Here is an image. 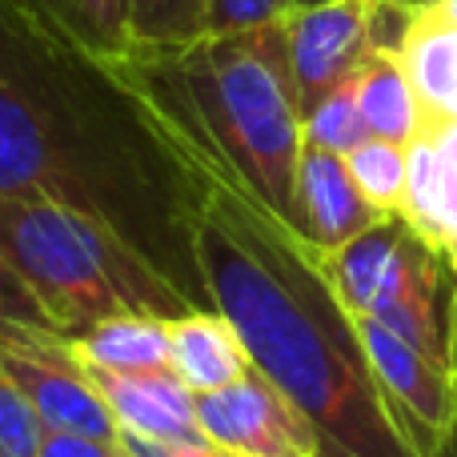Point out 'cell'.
I'll return each instance as SVG.
<instances>
[{
	"label": "cell",
	"instance_id": "ffe728a7",
	"mask_svg": "<svg viewBox=\"0 0 457 457\" xmlns=\"http://www.w3.org/2000/svg\"><path fill=\"white\" fill-rule=\"evenodd\" d=\"M301 133H305V145H313V149L349 157V153L370 137V129H365V120H361V109H357L353 80H345V85H337L333 93H325L321 101L301 117Z\"/></svg>",
	"mask_w": 457,
	"mask_h": 457
},
{
	"label": "cell",
	"instance_id": "9a60e30c",
	"mask_svg": "<svg viewBox=\"0 0 457 457\" xmlns=\"http://www.w3.org/2000/svg\"><path fill=\"white\" fill-rule=\"evenodd\" d=\"M353 93H357V109H361V120H365V129H370V137L413 145L426 133L418 93H413L397 53H373L370 61L357 69Z\"/></svg>",
	"mask_w": 457,
	"mask_h": 457
},
{
	"label": "cell",
	"instance_id": "6da1fadb",
	"mask_svg": "<svg viewBox=\"0 0 457 457\" xmlns=\"http://www.w3.org/2000/svg\"><path fill=\"white\" fill-rule=\"evenodd\" d=\"M0 197L93 217L193 309H213L197 269L205 165L125 64L69 37L40 0H0Z\"/></svg>",
	"mask_w": 457,
	"mask_h": 457
},
{
	"label": "cell",
	"instance_id": "f1b7e54d",
	"mask_svg": "<svg viewBox=\"0 0 457 457\" xmlns=\"http://www.w3.org/2000/svg\"><path fill=\"white\" fill-rule=\"evenodd\" d=\"M317 457H349V453H345V450H337L333 442H325V437H321V450H317Z\"/></svg>",
	"mask_w": 457,
	"mask_h": 457
},
{
	"label": "cell",
	"instance_id": "cb8c5ba5",
	"mask_svg": "<svg viewBox=\"0 0 457 457\" xmlns=\"http://www.w3.org/2000/svg\"><path fill=\"white\" fill-rule=\"evenodd\" d=\"M120 450V442H96L85 434H64V429H45L37 445V457H112Z\"/></svg>",
	"mask_w": 457,
	"mask_h": 457
},
{
	"label": "cell",
	"instance_id": "83f0119b",
	"mask_svg": "<svg viewBox=\"0 0 457 457\" xmlns=\"http://www.w3.org/2000/svg\"><path fill=\"white\" fill-rule=\"evenodd\" d=\"M442 257H445V265H450V273H453V281H457V233L442 245Z\"/></svg>",
	"mask_w": 457,
	"mask_h": 457
},
{
	"label": "cell",
	"instance_id": "ba28073f",
	"mask_svg": "<svg viewBox=\"0 0 457 457\" xmlns=\"http://www.w3.org/2000/svg\"><path fill=\"white\" fill-rule=\"evenodd\" d=\"M373 8L378 0H313L285 16V48L301 117L325 93L353 80L357 69L378 53Z\"/></svg>",
	"mask_w": 457,
	"mask_h": 457
},
{
	"label": "cell",
	"instance_id": "7402d4cb",
	"mask_svg": "<svg viewBox=\"0 0 457 457\" xmlns=\"http://www.w3.org/2000/svg\"><path fill=\"white\" fill-rule=\"evenodd\" d=\"M293 12V0H209L205 32H245L281 24Z\"/></svg>",
	"mask_w": 457,
	"mask_h": 457
},
{
	"label": "cell",
	"instance_id": "e0dca14e",
	"mask_svg": "<svg viewBox=\"0 0 457 457\" xmlns=\"http://www.w3.org/2000/svg\"><path fill=\"white\" fill-rule=\"evenodd\" d=\"M48 16L85 48L120 61L133 48L129 37V0H40Z\"/></svg>",
	"mask_w": 457,
	"mask_h": 457
},
{
	"label": "cell",
	"instance_id": "3957f363",
	"mask_svg": "<svg viewBox=\"0 0 457 457\" xmlns=\"http://www.w3.org/2000/svg\"><path fill=\"white\" fill-rule=\"evenodd\" d=\"M120 64L193 153L225 169L293 225L305 133L285 21L245 32H205L181 48H133Z\"/></svg>",
	"mask_w": 457,
	"mask_h": 457
},
{
	"label": "cell",
	"instance_id": "7c38bea8",
	"mask_svg": "<svg viewBox=\"0 0 457 457\" xmlns=\"http://www.w3.org/2000/svg\"><path fill=\"white\" fill-rule=\"evenodd\" d=\"M397 56L418 93L426 133L457 120V24L450 16L437 4L418 8Z\"/></svg>",
	"mask_w": 457,
	"mask_h": 457
},
{
	"label": "cell",
	"instance_id": "d6a6232c",
	"mask_svg": "<svg viewBox=\"0 0 457 457\" xmlns=\"http://www.w3.org/2000/svg\"><path fill=\"white\" fill-rule=\"evenodd\" d=\"M297 4H313V0H293V8H297Z\"/></svg>",
	"mask_w": 457,
	"mask_h": 457
},
{
	"label": "cell",
	"instance_id": "f546056e",
	"mask_svg": "<svg viewBox=\"0 0 457 457\" xmlns=\"http://www.w3.org/2000/svg\"><path fill=\"white\" fill-rule=\"evenodd\" d=\"M434 4H437V8H442V12H445V16H450V21H453V24H457V0H434Z\"/></svg>",
	"mask_w": 457,
	"mask_h": 457
},
{
	"label": "cell",
	"instance_id": "4fadbf2b",
	"mask_svg": "<svg viewBox=\"0 0 457 457\" xmlns=\"http://www.w3.org/2000/svg\"><path fill=\"white\" fill-rule=\"evenodd\" d=\"M169 370L193 394H213L253 370L249 349L217 309H193L169 321Z\"/></svg>",
	"mask_w": 457,
	"mask_h": 457
},
{
	"label": "cell",
	"instance_id": "5bb4252c",
	"mask_svg": "<svg viewBox=\"0 0 457 457\" xmlns=\"http://www.w3.org/2000/svg\"><path fill=\"white\" fill-rule=\"evenodd\" d=\"M169 321L173 317L117 313L61 333V341L88 373H149L169 370Z\"/></svg>",
	"mask_w": 457,
	"mask_h": 457
},
{
	"label": "cell",
	"instance_id": "4dcf8cb0",
	"mask_svg": "<svg viewBox=\"0 0 457 457\" xmlns=\"http://www.w3.org/2000/svg\"><path fill=\"white\" fill-rule=\"evenodd\" d=\"M402 4H410V8H426V4H434V0H402Z\"/></svg>",
	"mask_w": 457,
	"mask_h": 457
},
{
	"label": "cell",
	"instance_id": "44dd1931",
	"mask_svg": "<svg viewBox=\"0 0 457 457\" xmlns=\"http://www.w3.org/2000/svg\"><path fill=\"white\" fill-rule=\"evenodd\" d=\"M40 434L45 426L0 361V457H37Z\"/></svg>",
	"mask_w": 457,
	"mask_h": 457
},
{
	"label": "cell",
	"instance_id": "8fae6325",
	"mask_svg": "<svg viewBox=\"0 0 457 457\" xmlns=\"http://www.w3.org/2000/svg\"><path fill=\"white\" fill-rule=\"evenodd\" d=\"M109 402L120 437L145 442H201L197 394L181 386L173 370L149 373H93Z\"/></svg>",
	"mask_w": 457,
	"mask_h": 457
},
{
	"label": "cell",
	"instance_id": "484cf974",
	"mask_svg": "<svg viewBox=\"0 0 457 457\" xmlns=\"http://www.w3.org/2000/svg\"><path fill=\"white\" fill-rule=\"evenodd\" d=\"M421 137H429L434 145H442V149L457 161V120H450V125H442V129H434V133H421Z\"/></svg>",
	"mask_w": 457,
	"mask_h": 457
},
{
	"label": "cell",
	"instance_id": "1f68e13d",
	"mask_svg": "<svg viewBox=\"0 0 457 457\" xmlns=\"http://www.w3.org/2000/svg\"><path fill=\"white\" fill-rule=\"evenodd\" d=\"M112 457H133V453H129V450H125V445H120V450H117V453H112Z\"/></svg>",
	"mask_w": 457,
	"mask_h": 457
},
{
	"label": "cell",
	"instance_id": "52a82bcc",
	"mask_svg": "<svg viewBox=\"0 0 457 457\" xmlns=\"http://www.w3.org/2000/svg\"><path fill=\"white\" fill-rule=\"evenodd\" d=\"M197 421L201 434L233 457H317L321 450V429L257 370L197 394Z\"/></svg>",
	"mask_w": 457,
	"mask_h": 457
},
{
	"label": "cell",
	"instance_id": "8992f818",
	"mask_svg": "<svg viewBox=\"0 0 457 457\" xmlns=\"http://www.w3.org/2000/svg\"><path fill=\"white\" fill-rule=\"evenodd\" d=\"M0 361L29 397L45 429L85 434L96 442H120V426L104 402L96 378L69 353L61 333L0 325Z\"/></svg>",
	"mask_w": 457,
	"mask_h": 457
},
{
	"label": "cell",
	"instance_id": "ac0fdd59",
	"mask_svg": "<svg viewBox=\"0 0 457 457\" xmlns=\"http://www.w3.org/2000/svg\"><path fill=\"white\" fill-rule=\"evenodd\" d=\"M349 177L378 213H402L405 181H410V145L365 137L345 157Z\"/></svg>",
	"mask_w": 457,
	"mask_h": 457
},
{
	"label": "cell",
	"instance_id": "2e32d148",
	"mask_svg": "<svg viewBox=\"0 0 457 457\" xmlns=\"http://www.w3.org/2000/svg\"><path fill=\"white\" fill-rule=\"evenodd\" d=\"M402 217L437 249L457 233V161L429 137H418L410 145Z\"/></svg>",
	"mask_w": 457,
	"mask_h": 457
},
{
	"label": "cell",
	"instance_id": "603a6c76",
	"mask_svg": "<svg viewBox=\"0 0 457 457\" xmlns=\"http://www.w3.org/2000/svg\"><path fill=\"white\" fill-rule=\"evenodd\" d=\"M0 325H24V329H48L56 333L53 317L45 313V305L37 301V293L21 281L8 257L0 253Z\"/></svg>",
	"mask_w": 457,
	"mask_h": 457
},
{
	"label": "cell",
	"instance_id": "5b68a950",
	"mask_svg": "<svg viewBox=\"0 0 457 457\" xmlns=\"http://www.w3.org/2000/svg\"><path fill=\"white\" fill-rule=\"evenodd\" d=\"M321 269L353 317H373L434 361L450 365L453 273L442 249L402 213L381 217L341 249L325 253Z\"/></svg>",
	"mask_w": 457,
	"mask_h": 457
},
{
	"label": "cell",
	"instance_id": "d6986e66",
	"mask_svg": "<svg viewBox=\"0 0 457 457\" xmlns=\"http://www.w3.org/2000/svg\"><path fill=\"white\" fill-rule=\"evenodd\" d=\"M205 16L209 0H129V37L133 48H181L205 37Z\"/></svg>",
	"mask_w": 457,
	"mask_h": 457
},
{
	"label": "cell",
	"instance_id": "7a4b0ae2",
	"mask_svg": "<svg viewBox=\"0 0 457 457\" xmlns=\"http://www.w3.org/2000/svg\"><path fill=\"white\" fill-rule=\"evenodd\" d=\"M193 157L209 173L197 269L209 305L245 341L253 370L349 457H434L378 386L321 257L241 181L201 153Z\"/></svg>",
	"mask_w": 457,
	"mask_h": 457
},
{
	"label": "cell",
	"instance_id": "277c9868",
	"mask_svg": "<svg viewBox=\"0 0 457 457\" xmlns=\"http://www.w3.org/2000/svg\"><path fill=\"white\" fill-rule=\"evenodd\" d=\"M0 253L37 293L56 333H77L117 313H193L189 301L112 228L53 201L0 197Z\"/></svg>",
	"mask_w": 457,
	"mask_h": 457
},
{
	"label": "cell",
	"instance_id": "4316f807",
	"mask_svg": "<svg viewBox=\"0 0 457 457\" xmlns=\"http://www.w3.org/2000/svg\"><path fill=\"white\" fill-rule=\"evenodd\" d=\"M450 373H453V386H457V281L450 293Z\"/></svg>",
	"mask_w": 457,
	"mask_h": 457
},
{
	"label": "cell",
	"instance_id": "9c48e42d",
	"mask_svg": "<svg viewBox=\"0 0 457 457\" xmlns=\"http://www.w3.org/2000/svg\"><path fill=\"white\" fill-rule=\"evenodd\" d=\"M353 321L378 386L410 421L413 434L426 442V450L442 457L445 445L457 437V386L450 365L434 361L373 317H353Z\"/></svg>",
	"mask_w": 457,
	"mask_h": 457
},
{
	"label": "cell",
	"instance_id": "30bf717a",
	"mask_svg": "<svg viewBox=\"0 0 457 457\" xmlns=\"http://www.w3.org/2000/svg\"><path fill=\"white\" fill-rule=\"evenodd\" d=\"M381 217L370 201L361 197V189L349 177L345 157L325 153L305 145L297 165V193H293V228L301 233V241L325 257V253L341 249L345 241H353L357 233H365L370 225H378Z\"/></svg>",
	"mask_w": 457,
	"mask_h": 457
},
{
	"label": "cell",
	"instance_id": "d4e9b609",
	"mask_svg": "<svg viewBox=\"0 0 457 457\" xmlns=\"http://www.w3.org/2000/svg\"><path fill=\"white\" fill-rule=\"evenodd\" d=\"M120 445H125L133 457H233V453H225L221 445L209 442V437H201V442H145V437H120Z\"/></svg>",
	"mask_w": 457,
	"mask_h": 457
}]
</instances>
